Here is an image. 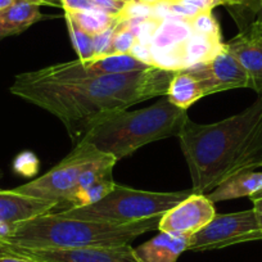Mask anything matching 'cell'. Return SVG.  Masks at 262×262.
<instances>
[{"mask_svg":"<svg viewBox=\"0 0 262 262\" xmlns=\"http://www.w3.org/2000/svg\"><path fill=\"white\" fill-rule=\"evenodd\" d=\"M176 71H144L90 76L81 60H70L17 75L9 92L54 115L75 145L103 117L167 94Z\"/></svg>","mask_w":262,"mask_h":262,"instance_id":"obj_1","label":"cell"},{"mask_svg":"<svg viewBox=\"0 0 262 262\" xmlns=\"http://www.w3.org/2000/svg\"><path fill=\"white\" fill-rule=\"evenodd\" d=\"M181 150L196 194H208L233 176L262 167V94L238 115L181 127Z\"/></svg>","mask_w":262,"mask_h":262,"instance_id":"obj_2","label":"cell"},{"mask_svg":"<svg viewBox=\"0 0 262 262\" xmlns=\"http://www.w3.org/2000/svg\"><path fill=\"white\" fill-rule=\"evenodd\" d=\"M161 216L128 224L63 217L49 212L25 223L16 224L12 233L3 239L17 248H85V247H117L130 244L142 234L158 229Z\"/></svg>","mask_w":262,"mask_h":262,"instance_id":"obj_3","label":"cell"},{"mask_svg":"<svg viewBox=\"0 0 262 262\" xmlns=\"http://www.w3.org/2000/svg\"><path fill=\"white\" fill-rule=\"evenodd\" d=\"M186 118V110L165 98L143 110L118 111L105 116L81 140L120 161L143 145L179 137Z\"/></svg>","mask_w":262,"mask_h":262,"instance_id":"obj_4","label":"cell"},{"mask_svg":"<svg viewBox=\"0 0 262 262\" xmlns=\"http://www.w3.org/2000/svg\"><path fill=\"white\" fill-rule=\"evenodd\" d=\"M193 189L184 191H147L115 184L112 190L85 207L70 208L58 215L79 220L103 221L110 224H128L161 216L188 198Z\"/></svg>","mask_w":262,"mask_h":262,"instance_id":"obj_5","label":"cell"},{"mask_svg":"<svg viewBox=\"0 0 262 262\" xmlns=\"http://www.w3.org/2000/svg\"><path fill=\"white\" fill-rule=\"evenodd\" d=\"M112 160L116 158L99 152L92 144L80 140L75 145L74 150L52 170L31 183L17 186L13 190L40 200L54 201L57 202V208L53 213L62 212L67 210V205L76 191L84 173Z\"/></svg>","mask_w":262,"mask_h":262,"instance_id":"obj_6","label":"cell"},{"mask_svg":"<svg viewBox=\"0 0 262 262\" xmlns=\"http://www.w3.org/2000/svg\"><path fill=\"white\" fill-rule=\"evenodd\" d=\"M253 241H262V229L253 208L242 212L216 213L207 225L190 236L188 251H212Z\"/></svg>","mask_w":262,"mask_h":262,"instance_id":"obj_7","label":"cell"},{"mask_svg":"<svg viewBox=\"0 0 262 262\" xmlns=\"http://www.w3.org/2000/svg\"><path fill=\"white\" fill-rule=\"evenodd\" d=\"M186 70L198 80L205 97L241 88L252 89L247 71L225 47L210 62L190 66Z\"/></svg>","mask_w":262,"mask_h":262,"instance_id":"obj_8","label":"cell"},{"mask_svg":"<svg viewBox=\"0 0 262 262\" xmlns=\"http://www.w3.org/2000/svg\"><path fill=\"white\" fill-rule=\"evenodd\" d=\"M191 34L193 30L189 25V19L180 17L162 19L149 44L153 66L167 71L185 69L184 47Z\"/></svg>","mask_w":262,"mask_h":262,"instance_id":"obj_9","label":"cell"},{"mask_svg":"<svg viewBox=\"0 0 262 262\" xmlns=\"http://www.w3.org/2000/svg\"><path fill=\"white\" fill-rule=\"evenodd\" d=\"M14 253L36 262H139L130 244L117 247L27 249L12 247Z\"/></svg>","mask_w":262,"mask_h":262,"instance_id":"obj_10","label":"cell"},{"mask_svg":"<svg viewBox=\"0 0 262 262\" xmlns=\"http://www.w3.org/2000/svg\"><path fill=\"white\" fill-rule=\"evenodd\" d=\"M215 215V206L206 194L191 193L183 202L163 213L158 230L173 235L191 236L207 225Z\"/></svg>","mask_w":262,"mask_h":262,"instance_id":"obj_11","label":"cell"},{"mask_svg":"<svg viewBox=\"0 0 262 262\" xmlns=\"http://www.w3.org/2000/svg\"><path fill=\"white\" fill-rule=\"evenodd\" d=\"M225 49L246 70L252 89L262 94V30L249 25L225 42Z\"/></svg>","mask_w":262,"mask_h":262,"instance_id":"obj_12","label":"cell"},{"mask_svg":"<svg viewBox=\"0 0 262 262\" xmlns=\"http://www.w3.org/2000/svg\"><path fill=\"white\" fill-rule=\"evenodd\" d=\"M54 201L40 200L12 190H0V223L16 225L53 212Z\"/></svg>","mask_w":262,"mask_h":262,"instance_id":"obj_13","label":"cell"},{"mask_svg":"<svg viewBox=\"0 0 262 262\" xmlns=\"http://www.w3.org/2000/svg\"><path fill=\"white\" fill-rule=\"evenodd\" d=\"M189 241V235L161 231L157 236L134 248V253L139 262H176L183 252L188 251Z\"/></svg>","mask_w":262,"mask_h":262,"instance_id":"obj_14","label":"cell"},{"mask_svg":"<svg viewBox=\"0 0 262 262\" xmlns=\"http://www.w3.org/2000/svg\"><path fill=\"white\" fill-rule=\"evenodd\" d=\"M262 189V172H243L233 176L217 188L210 191L207 195L212 203L221 201L235 200L241 196H252Z\"/></svg>","mask_w":262,"mask_h":262,"instance_id":"obj_15","label":"cell"},{"mask_svg":"<svg viewBox=\"0 0 262 262\" xmlns=\"http://www.w3.org/2000/svg\"><path fill=\"white\" fill-rule=\"evenodd\" d=\"M82 67L86 75L100 76V75H120L144 71L153 66H148L147 63L142 62L128 53V54H111L95 58L89 62H82Z\"/></svg>","mask_w":262,"mask_h":262,"instance_id":"obj_16","label":"cell"},{"mask_svg":"<svg viewBox=\"0 0 262 262\" xmlns=\"http://www.w3.org/2000/svg\"><path fill=\"white\" fill-rule=\"evenodd\" d=\"M166 97L176 107L188 110L190 105L198 102L205 95H203L198 80L188 70L183 69L175 72Z\"/></svg>","mask_w":262,"mask_h":262,"instance_id":"obj_17","label":"cell"},{"mask_svg":"<svg viewBox=\"0 0 262 262\" xmlns=\"http://www.w3.org/2000/svg\"><path fill=\"white\" fill-rule=\"evenodd\" d=\"M40 19H42L40 6L32 0H16L8 8L0 11V21L13 30L16 35L24 32Z\"/></svg>","mask_w":262,"mask_h":262,"instance_id":"obj_18","label":"cell"},{"mask_svg":"<svg viewBox=\"0 0 262 262\" xmlns=\"http://www.w3.org/2000/svg\"><path fill=\"white\" fill-rule=\"evenodd\" d=\"M225 47L223 39H213L205 35L193 32L184 47V62L185 69L200 63L210 62Z\"/></svg>","mask_w":262,"mask_h":262,"instance_id":"obj_19","label":"cell"},{"mask_svg":"<svg viewBox=\"0 0 262 262\" xmlns=\"http://www.w3.org/2000/svg\"><path fill=\"white\" fill-rule=\"evenodd\" d=\"M66 16H69L82 31L89 35L99 34L105 29L111 27L117 22V16L107 13L100 9H90V11L81 12H66Z\"/></svg>","mask_w":262,"mask_h":262,"instance_id":"obj_20","label":"cell"},{"mask_svg":"<svg viewBox=\"0 0 262 262\" xmlns=\"http://www.w3.org/2000/svg\"><path fill=\"white\" fill-rule=\"evenodd\" d=\"M66 22H67V27H69L70 36H71L72 45L75 48L79 60L81 62H89L95 58L94 54V42H93V36L88 32L82 31L69 16H66Z\"/></svg>","mask_w":262,"mask_h":262,"instance_id":"obj_21","label":"cell"},{"mask_svg":"<svg viewBox=\"0 0 262 262\" xmlns=\"http://www.w3.org/2000/svg\"><path fill=\"white\" fill-rule=\"evenodd\" d=\"M226 8L235 19L239 31L246 29L249 25H254L262 30V0H257L256 3L246 8L241 7H226Z\"/></svg>","mask_w":262,"mask_h":262,"instance_id":"obj_22","label":"cell"},{"mask_svg":"<svg viewBox=\"0 0 262 262\" xmlns=\"http://www.w3.org/2000/svg\"><path fill=\"white\" fill-rule=\"evenodd\" d=\"M189 25L193 32H196V34L213 37V39H223L220 26L213 17L212 11H201L193 18L189 19Z\"/></svg>","mask_w":262,"mask_h":262,"instance_id":"obj_23","label":"cell"},{"mask_svg":"<svg viewBox=\"0 0 262 262\" xmlns=\"http://www.w3.org/2000/svg\"><path fill=\"white\" fill-rule=\"evenodd\" d=\"M137 42V36L131 31L123 21H118L112 42L111 54H128Z\"/></svg>","mask_w":262,"mask_h":262,"instance_id":"obj_24","label":"cell"},{"mask_svg":"<svg viewBox=\"0 0 262 262\" xmlns=\"http://www.w3.org/2000/svg\"><path fill=\"white\" fill-rule=\"evenodd\" d=\"M155 17V9L153 6L149 4L139 3L135 0L126 2L123 8L117 14L118 21H127V19H138V18H149Z\"/></svg>","mask_w":262,"mask_h":262,"instance_id":"obj_25","label":"cell"},{"mask_svg":"<svg viewBox=\"0 0 262 262\" xmlns=\"http://www.w3.org/2000/svg\"><path fill=\"white\" fill-rule=\"evenodd\" d=\"M118 19L115 25L105 29L104 31L99 32V34L93 35V42H94V54L95 58L105 57V55H111L112 52V42L113 36H115L116 29H117ZM94 58V59H95Z\"/></svg>","mask_w":262,"mask_h":262,"instance_id":"obj_26","label":"cell"},{"mask_svg":"<svg viewBox=\"0 0 262 262\" xmlns=\"http://www.w3.org/2000/svg\"><path fill=\"white\" fill-rule=\"evenodd\" d=\"M92 3L100 11L107 12L112 16H117L126 2H122V0H92Z\"/></svg>","mask_w":262,"mask_h":262,"instance_id":"obj_27","label":"cell"},{"mask_svg":"<svg viewBox=\"0 0 262 262\" xmlns=\"http://www.w3.org/2000/svg\"><path fill=\"white\" fill-rule=\"evenodd\" d=\"M62 8L64 12H81L98 9L92 0H62Z\"/></svg>","mask_w":262,"mask_h":262,"instance_id":"obj_28","label":"cell"},{"mask_svg":"<svg viewBox=\"0 0 262 262\" xmlns=\"http://www.w3.org/2000/svg\"><path fill=\"white\" fill-rule=\"evenodd\" d=\"M130 54L134 55L135 58H138L142 62L147 63L148 66H153V60H152V53H150V49L148 45L142 44V42L137 41L131 49Z\"/></svg>","mask_w":262,"mask_h":262,"instance_id":"obj_29","label":"cell"},{"mask_svg":"<svg viewBox=\"0 0 262 262\" xmlns=\"http://www.w3.org/2000/svg\"><path fill=\"white\" fill-rule=\"evenodd\" d=\"M183 2H186V3L196 7L201 11H212L213 8H216L219 6L225 7V2L224 0H183Z\"/></svg>","mask_w":262,"mask_h":262,"instance_id":"obj_30","label":"cell"},{"mask_svg":"<svg viewBox=\"0 0 262 262\" xmlns=\"http://www.w3.org/2000/svg\"><path fill=\"white\" fill-rule=\"evenodd\" d=\"M0 262H36L29 257L19 256V254H8V256L0 257Z\"/></svg>","mask_w":262,"mask_h":262,"instance_id":"obj_31","label":"cell"},{"mask_svg":"<svg viewBox=\"0 0 262 262\" xmlns=\"http://www.w3.org/2000/svg\"><path fill=\"white\" fill-rule=\"evenodd\" d=\"M225 2V7H241V8H246V7L252 6L256 3L257 0H224Z\"/></svg>","mask_w":262,"mask_h":262,"instance_id":"obj_32","label":"cell"},{"mask_svg":"<svg viewBox=\"0 0 262 262\" xmlns=\"http://www.w3.org/2000/svg\"><path fill=\"white\" fill-rule=\"evenodd\" d=\"M253 202V211L256 213V219L258 221V225L259 228L262 229V198L259 200H254L252 201Z\"/></svg>","mask_w":262,"mask_h":262,"instance_id":"obj_33","label":"cell"},{"mask_svg":"<svg viewBox=\"0 0 262 262\" xmlns=\"http://www.w3.org/2000/svg\"><path fill=\"white\" fill-rule=\"evenodd\" d=\"M14 35H16V32L13 30H11L7 25H4L3 22L0 21V40L6 39L8 36H14Z\"/></svg>","mask_w":262,"mask_h":262,"instance_id":"obj_34","label":"cell"},{"mask_svg":"<svg viewBox=\"0 0 262 262\" xmlns=\"http://www.w3.org/2000/svg\"><path fill=\"white\" fill-rule=\"evenodd\" d=\"M13 226L14 225H8V224L0 223V239H2V241H3V239H6L7 236L12 233V230H13Z\"/></svg>","mask_w":262,"mask_h":262,"instance_id":"obj_35","label":"cell"},{"mask_svg":"<svg viewBox=\"0 0 262 262\" xmlns=\"http://www.w3.org/2000/svg\"><path fill=\"white\" fill-rule=\"evenodd\" d=\"M39 6H50V7H58L62 8V0H32Z\"/></svg>","mask_w":262,"mask_h":262,"instance_id":"obj_36","label":"cell"},{"mask_svg":"<svg viewBox=\"0 0 262 262\" xmlns=\"http://www.w3.org/2000/svg\"><path fill=\"white\" fill-rule=\"evenodd\" d=\"M8 254H16L14 251L12 249V247L9 244H7L6 242H3L0 239V257L2 256H8Z\"/></svg>","mask_w":262,"mask_h":262,"instance_id":"obj_37","label":"cell"},{"mask_svg":"<svg viewBox=\"0 0 262 262\" xmlns=\"http://www.w3.org/2000/svg\"><path fill=\"white\" fill-rule=\"evenodd\" d=\"M14 2H16V0H0V11L8 8V7L12 6Z\"/></svg>","mask_w":262,"mask_h":262,"instance_id":"obj_38","label":"cell"},{"mask_svg":"<svg viewBox=\"0 0 262 262\" xmlns=\"http://www.w3.org/2000/svg\"><path fill=\"white\" fill-rule=\"evenodd\" d=\"M135 2H139V3H144V4H149V6H155V4H157L158 2H161V0H135Z\"/></svg>","mask_w":262,"mask_h":262,"instance_id":"obj_39","label":"cell"},{"mask_svg":"<svg viewBox=\"0 0 262 262\" xmlns=\"http://www.w3.org/2000/svg\"><path fill=\"white\" fill-rule=\"evenodd\" d=\"M251 198V201H254V200H259V198H262V189L259 191H257L256 194H253L252 196H249Z\"/></svg>","mask_w":262,"mask_h":262,"instance_id":"obj_40","label":"cell"},{"mask_svg":"<svg viewBox=\"0 0 262 262\" xmlns=\"http://www.w3.org/2000/svg\"><path fill=\"white\" fill-rule=\"evenodd\" d=\"M2 178H3V171L0 170V179H2Z\"/></svg>","mask_w":262,"mask_h":262,"instance_id":"obj_41","label":"cell"},{"mask_svg":"<svg viewBox=\"0 0 262 262\" xmlns=\"http://www.w3.org/2000/svg\"><path fill=\"white\" fill-rule=\"evenodd\" d=\"M126 2H130V0H126Z\"/></svg>","mask_w":262,"mask_h":262,"instance_id":"obj_42","label":"cell"},{"mask_svg":"<svg viewBox=\"0 0 262 262\" xmlns=\"http://www.w3.org/2000/svg\"><path fill=\"white\" fill-rule=\"evenodd\" d=\"M122 2H126V0H122Z\"/></svg>","mask_w":262,"mask_h":262,"instance_id":"obj_43","label":"cell"}]
</instances>
